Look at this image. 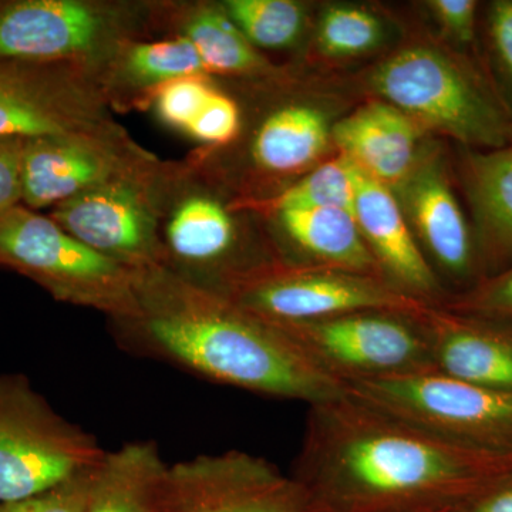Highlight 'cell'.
Segmentation results:
<instances>
[{"label": "cell", "instance_id": "cell-18", "mask_svg": "<svg viewBox=\"0 0 512 512\" xmlns=\"http://www.w3.org/2000/svg\"><path fill=\"white\" fill-rule=\"evenodd\" d=\"M463 175L484 279L512 265V146L471 151Z\"/></svg>", "mask_w": 512, "mask_h": 512}, {"label": "cell", "instance_id": "cell-21", "mask_svg": "<svg viewBox=\"0 0 512 512\" xmlns=\"http://www.w3.org/2000/svg\"><path fill=\"white\" fill-rule=\"evenodd\" d=\"M330 130L326 117L312 107H282L256 131L252 157L269 173H296L325 153Z\"/></svg>", "mask_w": 512, "mask_h": 512}, {"label": "cell", "instance_id": "cell-14", "mask_svg": "<svg viewBox=\"0 0 512 512\" xmlns=\"http://www.w3.org/2000/svg\"><path fill=\"white\" fill-rule=\"evenodd\" d=\"M353 215L386 282L421 302L439 295V279L414 239L393 190L357 167Z\"/></svg>", "mask_w": 512, "mask_h": 512}, {"label": "cell", "instance_id": "cell-5", "mask_svg": "<svg viewBox=\"0 0 512 512\" xmlns=\"http://www.w3.org/2000/svg\"><path fill=\"white\" fill-rule=\"evenodd\" d=\"M343 392L454 446L512 460V393L437 370L350 382L343 384Z\"/></svg>", "mask_w": 512, "mask_h": 512}, {"label": "cell", "instance_id": "cell-1", "mask_svg": "<svg viewBox=\"0 0 512 512\" xmlns=\"http://www.w3.org/2000/svg\"><path fill=\"white\" fill-rule=\"evenodd\" d=\"M292 477L312 512H404L463 503L512 473L348 394L311 404Z\"/></svg>", "mask_w": 512, "mask_h": 512}, {"label": "cell", "instance_id": "cell-17", "mask_svg": "<svg viewBox=\"0 0 512 512\" xmlns=\"http://www.w3.org/2000/svg\"><path fill=\"white\" fill-rule=\"evenodd\" d=\"M419 126L386 101H373L340 120L330 137L367 177L399 188L419 161Z\"/></svg>", "mask_w": 512, "mask_h": 512}, {"label": "cell", "instance_id": "cell-29", "mask_svg": "<svg viewBox=\"0 0 512 512\" xmlns=\"http://www.w3.org/2000/svg\"><path fill=\"white\" fill-rule=\"evenodd\" d=\"M214 90L204 77H184L165 83L154 89L158 116L168 126L187 133Z\"/></svg>", "mask_w": 512, "mask_h": 512}, {"label": "cell", "instance_id": "cell-4", "mask_svg": "<svg viewBox=\"0 0 512 512\" xmlns=\"http://www.w3.org/2000/svg\"><path fill=\"white\" fill-rule=\"evenodd\" d=\"M372 86L417 126L464 146L497 150L512 141V123L500 101L476 74L439 50H402L377 67Z\"/></svg>", "mask_w": 512, "mask_h": 512}, {"label": "cell", "instance_id": "cell-9", "mask_svg": "<svg viewBox=\"0 0 512 512\" xmlns=\"http://www.w3.org/2000/svg\"><path fill=\"white\" fill-rule=\"evenodd\" d=\"M165 504L168 512H309L295 478L244 451L168 466Z\"/></svg>", "mask_w": 512, "mask_h": 512}, {"label": "cell", "instance_id": "cell-33", "mask_svg": "<svg viewBox=\"0 0 512 512\" xmlns=\"http://www.w3.org/2000/svg\"><path fill=\"white\" fill-rule=\"evenodd\" d=\"M430 6L441 26L456 42L473 43L477 26L476 0H433Z\"/></svg>", "mask_w": 512, "mask_h": 512}, {"label": "cell", "instance_id": "cell-30", "mask_svg": "<svg viewBox=\"0 0 512 512\" xmlns=\"http://www.w3.org/2000/svg\"><path fill=\"white\" fill-rule=\"evenodd\" d=\"M96 468L43 493L23 500L0 503V512H87Z\"/></svg>", "mask_w": 512, "mask_h": 512}, {"label": "cell", "instance_id": "cell-27", "mask_svg": "<svg viewBox=\"0 0 512 512\" xmlns=\"http://www.w3.org/2000/svg\"><path fill=\"white\" fill-rule=\"evenodd\" d=\"M382 23L372 13L355 6H333L323 13L318 43L332 57L363 55L382 42Z\"/></svg>", "mask_w": 512, "mask_h": 512}, {"label": "cell", "instance_id": "cell-24", "mask_svg": "<svg viewBox=\"0 0 512 512\" xmlns=\"http://www.w3.org/2000/svg\"><path fill=\"white\" fill-rule=\"evenodd\" d=\"M121 72L136 86H163L184 77H204L207 69L197 49L185 36L128 47Z\"/></svg>", "mask_w": 512, "mask_h": 512}, {"label": "cell", "instance_id": "cell-23", "mask_svg": "<svg viewBox=\"0 0 512 512\" xmlns=\"http://www.w3.org/2000/svg\"><path fill=\"white\" fill-rule=\"evenodd\" d=\"M184 36L197 49L208 73L247 74L264 67L255 47L221 10H198L185 25Z\"/></svg>", "mask_w": 512, "mask_h": 512}, {"label": "cell", "instance_id": "cell-25", "mask_svg": "<svg viewBox=\"0 0 512 512\" xmlns=\"http://www.w3.org/2000/svg\"><path fill=\"white\" fill-rule=\"evenodd\" d=\"M356 194V167L340 156L319 165L288 190L265 202L276 214L291 210L345 208L353 212Z\"/></svg>", "mask_w": 512, "mask_h": 512}, {"label": "cell", "instance_id": "cell-28", "mask_svg": "<svg viewBox=\"0 0 512 512\" xmlns=\"http://www.w3.org/2000/svg\"><path fill=\"white\" fill-rule=\"evenodd\" d=\"M448 311L512 326V265L493 276L481 279L464 293Z\"/></svg>", "mask_w": 512, "mask_h": 512}, {"label": "cell", "instance_id": "cell-6", "mask_svg": "<svg viewBox=\"0 0 512 512\" xmlns=\"http://www.w3.org/2000/svg\"><path fill=\"white\" fill-rule=\"evenodd\" d=\"M107 451L33 389L0 375V503L43 493L99 466Z\"/></svg>", "mask_w": 512, "mask_h": 512}, {"label": "cell", "instance_id": "cell-3", "mask_svg": "<svg viewBox=\"0 0 512 512\" xmlns=\"http://www.w3.org/2000/svg\"><path fill=\"white\" fill-rule=\"evenodd\" d=\"M0 266L33 279L57 301L97 309L120 323L140 311V272L94 251L52 218L22 205L0 217Z\"/></svg>", "mask_w": 512, "mask_h": 512}, {"label": "cell", "instance_id": "cell-13", "mask_svg": "<svg viewBox=\"0 0 512 512\" xmlns=\"http://www.w3.org/2000/svg\"><path fill=\"white\" fill-rule=\"evenodd\" d=\"M404 215L441 271L458 282L481 275L473 227L458 204L440 161L427 158L400 185Z\"/></svg>", "mask_w": 512, "mask_h": 512}, {"label": "cell", "instance_id": "cell-34", "mask_svg": "<svg viewBox=\"0 0 512 512\" xmlns=\"http://www.w3.org/2000/svg\"><path fill=\"white\" fill-rule=\"evenodd\" d=\"M488 32L495 59L512 90V0H497L488 10Z\"/></svg>", "mask_w": 512, "mask_h": 512}, {"label": "cell", "instance_id": "cell-10", "mask_svg": "<svg viewBox=\"0 0 512 512\" xmlns=\"http://www.w3.org/2000/svg\"><path fill=\"white\" fill-rule=\"evenodd\" d=\"M106 121L60 63L0 60V138L103 137Z\"/></svg>", "mask_w": 512, "mask_h": 512}, {"label": "cell", "instance_id": "cell-22", "mask_svg": "<svg viewBox=\"0 0 512 512\" xmlns=\"http://www.w3.org/2000/svg\"><path fill=\"white\" fill-rule=\"evenodd\" d=\"M168 249L191 268H218L235 244L228 211L207 197H190L178 205L167 227Z\"/></svg>", "mask_w": 512, "mask_h": 512}, {"label": "cell", "instance_id": "cell-2", "mask_svg": "<svg viewBox=\"0 0 512 512\" xmlns=\"http://www.w3.org/2000/svg\"><path fill=\"white\" fill-rule=\"evenodd\" d=\"M136 318L124 322L138 349L215 383L311 404L343 394L278 326L228 295L167 265L138 275Z\"/></svg>", "mask_w": 512, "mask_h": 512}, {"label": "cell", "instance_id": "cell-26", "mask_svg": "<svg viewBox=\"0 0 512 512\" xmlns=\"http://www.w3.org/2000/svg\"><path fill=\"white\" fill-rule=\"evenodd\" d=\"M225 10L254 47L291 46L305 25L302 6L291 0H229Z\"/></svg>", "mask_w": 512, "mask_h": 512}, {"label": "cell", "instance_id": "cell-12", "mask_svg": "<svg viewBox=\"0 0 512 512\" xmlns=\"http://www.w3.org/2000/svg\"><path fill=\"white\" fill-rule=\"evenodd\" d=\"M50 218L87 247L134 271L165 265L146 195L123 177L56 205Z\"/></svg>", "mask_w": 512, "mask_h": 512}, {"label": "cell", "instance_id": "cell-20", "mask_svg": "<svg viewBox=\"0 0 512 512\" xmlns=\"http://www.w3.org/2000/svg\"><path fill=\"white\" fill-rule=\"evenodd\" d=\"M278 215L286 235L318 268L380 274L352 211L316 208L284 211Z\"/></svg>", "mask_w": 512, "mask_h": 512}, {"label": "cell", "instance_id": "cell-8", "mask_svg": "<svg viewBox=\"0 0 512 512\" xmlns=\"http://www.w3.org/2000/svg\"><path fill=\"white\" fill-rule=\"evenodd\" d=\"M222 293L274 323L306 322L360 311L419 313L427 306L386 279L318 266L258 269Z\"/></svg>", "mask_w": 512, "mask_h": 512}, {"label": "cell", "instance_id": "cell-32", "mask_svg": "<svg viewBox=\"0 0 512 512\" xmlns=\"http://www.w3.org/2000/svg\"><path fill=\"white\" fill-rule=\"evenodd\" d=\"M25 138H0V217L22 202Z\"/></svg>", "mask_w": 512, "mask_h": 512}, {"label": "cell", "instance_id": "cell-7", "mask_svg": "<svg viewBox=\"0 0 512 512\" xmlns=\"http://www.w3.org/2000/svg\"><path fill=\"white\" fill-rule=\"evenodd\" d=\"M421 312L360 311L272 323L316 369L343 387L359 380L436 370Z\"/></svg>", "mask_w": 512, "mask_h": 512}, {"label": "cell", "instance_id": "cell-19", "mask_svg": "<svg viewBox=\"0 0 512 512\" xmlns=\"http://www.w3.org/2000/svg\"><path fill=\"white\" fill-rule=\"evenodd\" d=\"M167 470L156 444L147 441L106 453L94 473L87 512H168Z\"/></svg>", "mask_w": 512, "mask_h": 512}, {"label": "cell", "instance_id": "cell-11", "mask_svg": "<svg viewBox=\"0 0 512 512\" xmlns=\"http://www.w3.org/2000/svg\"><path fill=\"white\" fill-rule=\"evenodd\" d=\"M111 10L79 0L0 3V60L62 63L101 52L117 32Z\"/></svg>", "mask_w": 512, "mask_h": 512}, {"label": "cell", "instance_id": "cell-16", "mask_svg": "<svg viewBox=\"0 0 512 512\" xmlns=\"http://www.w3.org/2000/svg\"><path fill=\"white\" fill-rule=\"evenodd\" d=\"M120 161L97 138L66 136L25 141L22 202L29 210L56 207L120 178Z\"/></svg>", "mask_w": 512, "mask_h": 512}, {"label": "cell", "instance_id": "cell-31", "mask_svg": "<svg viewBox=\"0 0 512 512\" xmlns=\"http://www.w3.org/2000/svg\"><path fill=\"white\" fill-rule=\"evenodd\" d=\"M241 124L234 100L214 90L187 133L208 144H227L237 136Z\"/></svg>", "mask_w": 512, "mask_h": 512}, {"label": "cell", "instance_id": "cell-35", "mask_svg": "<svg viewBox=\"0 0 512 512\" xmlns=\"http://www.w3.org/2000/svg\"><path fill=\"white\" fill-rule=\"evenodd\" d=\"M457 512H512V473L458 504Z\"/></svg>", "mask_w": 512, "mask_h": 512}, {"label": "cell", "instance_id": "cell-15", "mask_svg": "<svg viewBox=\"0 0 512 512\" xmlns=\"http://www.w3.org/2000/svg\"><path fill=\"white\" fill-rule=\"evenodd\" d=\"M421 320L437 372L512 393V326L429 305L421 312Z\"/></svg>", "mask_w": 512, "mask_h": 512}]
</instances>
